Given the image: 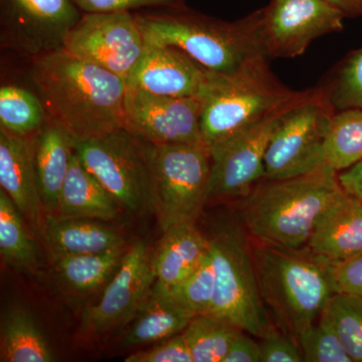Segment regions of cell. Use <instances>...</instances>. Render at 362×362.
<instances>
[{
    "label": "cell",
    "instance_id": "cell-1",
    "mask_svg": "<svg viewBox=\"0 0 362 362\" xmlns=\"http://www.w3.org/2000/svg\"><path fill=\"white\" fill-rule=\"evenodd\" d=\"M30 78L49 118L76 140L123 127L127 86L120 76L64 49L32 59Z\"/></svg>",
    "mask_w": 362,
    "mask_h": 362
},
{
    "label": "cell",
    "instance_id": "cell-2",
    "mask_svg": "<svg viewBox=\"0 0 362 362\" xmlns=\"http://www.w3.org/2000/svg\"><path fill=\"white\" fill-rule=\"evenodd\" d=\"M262 299L272 322L296 340L337 294L334 263L310 247L272 246L250 238Z\"/></svg>",
    "mask_w": 362,
    "mask_h": 362
},
{
    "label": "cell",
    "instance_id": "cell-3",
    "mask_svg": "<svg viewBox=\"0 0 362 362\" xmlns=\"http://www.w3.org/2000/svg\"><path fill=\"white\" fill-rule=\"evenodd\" d=\"M342 187L329 165L279 180H263L239 202L240 223L252 240L272 246L306 247L326 207Z\"/></svg>",
    "mask_w": 362,
    "mask_h": 362
},
{
    "label": "cell",
    "instance_id": "cell-4",
    "mask_svg": "<svg viewBox=\"0 0 362 362\" xmlns=\"http://www.w3.org/2000/svg\"><path fill=\"white\" fill-rule=\"evenodd\" d=\"M133 13L145 45L177 47L213 73H232L264 54L258 35V11L233 23L195 13L187 6Z\"/></svg>",
    "mask_w": 362,
    "mask_h": 362
},
{
    "label": "cell",
    "instance_id": "cell-5",
    "mask_svg": "<svg viewBox=\"0 0 362 362\" xmlns=\"http://www.w3.org/2000/svg\"><path fill=\"white\" fill-rule=\"evenodd\" d=\"M302 93L280 84L264 54L232 73L209 71L199 95L202 139L207 146H213L290 103Z\"/></svg>",
    "mask_w": 362,
    "mask_h": 362
},
{
    "label": "cell",
    "instance_id": "cell-6",
    "mask_svg": "<svg viewBox=\"0 0 362 362\" xmlns=\"http://www.w3.org/2000/svg\"><path fill=\"white\" fill-rule=\"evenodd\" d=\"M216 270V294L209 315L261 338L274 325L259 293L250 237L230 221L209 238Z\"/></svg>",
    "mask_w": 362,
    "mask_h": 362
},
{
    "label": "cell",
    "instance_id": "cell-7",
    "mask_svg": "<svg viewBox=\"0 0 362 362\" xmlns=\"http://www.w3.org/2000/svg\"><path fill=\"white\" fill-rule=\"evenodd\" d=\"M156 145L119 128L107 134L75 140V152L123 209L153 213Z\"/></svg>",
    "mask_w": 362,
    "mask_h": 362
},
{
    "label": "cell",
    "instance_id": "cell-8",
    "mask_svg": "<svg viewBox=\"0 0 362 362\" xmlns=\"http://www.w3.org/2000/svg\"><path fill=\"white\" fill-rule=\"evenodd\" d=\"M211 165L206 143L156 145L153 213L162 232L197 223L209 201Z\"/></svg>",
    "mask_w": 362,
    "mask_h": 362
},
{
    "label": "cell",
    "instance_id": "cell-9",
    "mask_svg": "<svg viewBox=\"0 0 362 362\" xmlns=\"http://www.w3.org/2000/svg\"><path fill=\"white\" fill-rule=\"evenodd\" d=\"M335 109L321 90H310L288 112L272 138L264 180L311 173L325 165V140Z\"/></svg>",
    "mask_w": 362,
    "mask_h": 362
},
{
    "label": "cell",
    "instance_id": "cell-10",
    "mask_svg": "<svg viewBox=\"0 0 362 362\" xmlns=\"http://www.w3.org/2000/svg\"><path fill=\"white\" fill-rule=\"evenodd\" d=\"M308 92L223 141L209 146L211 178L209 199H239L264 180V161L269 144L283 119Z\"/></svg>",
    "mask_w": 362,
    "mask_h": 362
},
{
    "label": "cell",
    "instance_id": "cell-11",
    "mask_svg": "<svg viewBox=\"0 0 362 362\" xmlns=\"http://www.w3.org/2000/svg\"><path fill=\"white\" fill-rule=\"evenodd\" d=\"M83 13L75 0H0V45L37 59L66 47Z\"/></svg>",
    "mask_w": 362,
    "mask_h": 362
},
{
    "label": "cell",
    "instance_id": "cell-12",
    "mask_svg": "<svg viewBox=\"0 0 362 362\" xmlns=\"http://www.w3.org/2000/svg\"><path fill=\"white\" fill-rule=\"evenodd\" d=\"M345 16L325 0H271L258 11L264 56L295 58L324 35L343 30Z\"/></svg>",
    "mask_w": 362,
    "mask_h": 362
},
{
    "label": "cell",
    "instance_id": "cell-13",
    "mask_svg": "<svg viewBox=\"0 0 362 362\" xmlns=\"http://www.w3.org/2000/svg\"><path fill=\"white\" fill-rule=\"evenodd\" d=\"M145 45L131 11L84 13L69 35L65 49L126 80Z\"/></svg>",
    "mask_w": 362,
    "mask_h": 362
},
{
    "label": "cell",
    "instance_id": "cell-14",
    "mask_svg": "<svg viewBox=\"0 0 362 362\" xmlns=\"http://www.w3.org/2000/svg\"><path fill=\"white\" fill-rule=\"evenodd\" d=\"M201 98L169 97L127 89L125 129L156 145L204 143Z\"/></svg>",
    "mask_w": 362,
    "mask_h": 362
},
{
    "label": "cell",
    "instance_id": "cell-15",
    "mask_svg": "<svg viewBox=\"0 0 362 362\" xmlns=\"http://www.w3.org/2000/svg\"><path fill=\"white\" fill-rule=\"evenodd\" d=\"M156 282L152 251L145 242L138 240L128 247L99 302L86 309L83 327L93 334H102L129 323Z\"/></svg>",
    "mask_w": 362,
    "mask_h": 362
},
{
    "label": "cell",
    "instance_id": "cell-16",
    "mask_svg": "<svg viewBox=\"0 0 362 362\" xmlns=\"http://www.w3.org/2000/svg\"><path fill=\"white\" fill-rule=\"evenodd\" d=\"M209 73L177 47L146 45L125 82L127 89L159 96L199 97Z\"/></svg>",
    "mask_w": 362,
    "mask_h": 362
},
{
    "label": "cell",
    "instance_id": "cell-17",
    "mask_svg": "<svg viewBox=\"0 0 362 362\" xmlns=\"http://www.w3.org/2000/svg\"><path fill=\"white\" fill-rule=\"evenodd\" d=\"M0 185L35 232L44 230L33 137H20L0 129Z\"/></svg>",
    "mask_w": 362,
    "mask_h": 362
},
{
    "label": "cell",
    "instance_id": "cell-18",
    "mask_svg": "<svg viewBox=\"0 0 362 362\" xmlns=\"http://www.w3.org/2000/svg\"><path fill=\"white\" fill-rule=\"evenodd\" d=\"M307 247L337 264L362 254V202L341 189L317 223Z\"/></svg>",
    "mask_w": 362,
    "mask_h": 362
},
{
    "label": "cell",
    "instance_id": "cell-19",
    "mask_svg": "<svg viewBox=\"0 0 362 362\" xmlns=\"http://www.w3.org/2000/svg\"><path fill=\"white\" fill-rule=\"evenodd\" d=\"M75 137L65 126L49 120L33 137V161L45 214L54 216L75 151Z\"/></svg>",
    "mask_w": 362,
    "mask_h": 362
},
{
    "label": "cell",
    "instance_id": "cell-20",
    "mask_svg": "<svg viewBox=\"0 0 362 362\" xmlns=\"http://www.w3.org/2000/svg\"><path fill=\"white\" fill-rule=\"evenodd\" d=\"M194 316V312L176 299L170 289L156 282L130 321L122 344L140 346L180 334Z\"/></svg>",
    "mask_w": 362,
    "mask_h": 362
},
{
    "label": "cell",
    "instance_id": "cell-21",
    "mask_svg": "<svg viewBox=\"0 0 362 362\" xmlns=\"http://www.w3.org/2000/svg\"><path fill=\"white\" fill-rule=\"evenodd\" d=\"M209 240L195 223H180L163 230L152 263L157 284L171 288L189 276L209 254Z\"/></svg>",
    "mask_w": 362,
    "mask_h": 362
},
{
    "label": "cell",
    "instance_id": "cell-22",
    "mask_svg": "<svg viewBox=\"0 0 362 362\" xmlns=\"http://www.w3.org/2000/svg\"><path fill=\"white\" fill-rule=\"evenodd\" d=\"M121 209L115 197L85 168L74 151L54 216L109 221L115 220Z\"/></svg>",
    "mask_w": 362,
    "mask_h": 362
},
{
    "label": "cell",
    "instance_id": "cell-23",
    "mask_svg": "<svg viewBox=\"0 0 362 362\" xmlns=\"http://www.w3.org/2000/svg\"><path fill=\"white\" fill-rule=\"evenodd\" d=\"M92 218H69L45 214L44 235L54 259L78 255L96 254L124 246L121 233Z\"/></svg>",
    "mask_w": 362,
    "mask_h": 362
},
{
    "label": "cell",
    "instance_id": "cell-24",
    "mask_svg": "<svg viewBox=\"0 0 362 362\" xmlns=\"http://www.w3.org/2000/svg\"><path fill=\"white\" fill-rule=\"evenodd\" d=\"M0 361L52 362V349L32 314L20 306L11 307L1 319Z\"/></svg>",
    "mask_w": 362,
    "mask_h": 362
},
{
    "label": "cell",
    "instance_id": "cell-25",
    "mask_svg": "<svg viewBox=\"0 0 362 362\" xmlns=\"http://www.w3.org/2000/svg\"><path fill=\"white\" fill-rule=\"evenodd\" d=\"M124 246L96 254L78 255L54 259L59 277L74 291H96L108 283L118 271L125 256Z\"/></svg>",
    "mask_w": 362,
    "mask_h": 362
},
{
    "label": "cell",
    "instance_id": "cell-26",
    "mask_svg": "<svg viewBox=\"0 0 362 362\" xmlns=\"http://www.w3.org/2000/svg\"><path fill=\"white\" fill-rule=\"evenodd\" d=\"M0 255L4 263L33 271L39 265V251L23 214L0 189Z\"/></svg>",
    "mask_w": 362,
    "mask_h": 362
},
{
    "label": "cell",
    "instance_id": "cell-27",
    "mask_svg": "<svg viewBox=\"0 0 362 362\" xmlns=\"http://www.w3.org/2000/svg\"><path fill=\"white\" fill-rule=\"evenodd\" d=\"M49 118L35 93L18 85L0 88V129L20 137H35Z\"/></svg>",
    "mask_w": 362,
    "mask_h": 362
},
{
    "label": "cell",
    "instance_id": "cell-28",
    "mask_svg": "<svg viewBox=\"0 0 362 362\" xmlns=\"http://www.w3.org/2000/svg\"><path fill=\"white\" fill-rule=\"evenodd\" d=\"M242 331L223 319L202 314L190 320L182 334L194 362H223Z\"/></svg>",
    "mask_w": 362,
    "mask_h": 362
},
{
    "label": "cell",
    "instance_id": "cell-29",
    "mask_svg": "<svg viewBox=\"0 0 362 362\" xmlns=\"http://www.w3.org/2000/svg\"><path fill=\"white\" fill-rule=\"evenodd\" d=\"M326 164L342 171L362 160V110L335 112L325 140Z\"/></svg>",
    "mask_w": 362,
    "mask_h": 362
},
{
    "label": "cell",
    "instance_id": "cell-30",
    "mask_svg": "<svg viewBox=\"0 0 362 362\" xmlns=\"http://www.w3.org/2000/svg\"><path fill=\"white\" fill-rule=\"evenodd\" d=\"M319 320L337 333L354 362H362V297L337 293Z\"/></svg>",
    "mask_w": 362,
    "mask_h": 362
},
{
    "label": "cell",
    "instance_id": "cell-31",
    "mask_svg": "<svg viewBox=\"0 0 362 362\" xmlns=\"http://www.w3.org/2000/svg\"><path fill=\"white\" fill-rule=\"evenodd\" d=\"M170 290L195 315L209 313L216 294V270L211 249L199 267Z\"/></svg>",
    "mask_w": 362,
    "mask_h": 362
},
{
    "label": "cell",
    "instance_id": "cell-32",
    "mask_svg": "<svg viewBox=\"0 0 362 362\" xmlns=\"http://www.w3.org/2000/svg\"><path fill=\"white\" fill-rule=\"evenodd\" d=\"M304 362H354L337 333L319 320L298 337Z\"/></svg>",
    "mask_w": 362,
    "mask_h": 362
},
{
    "label": "cell",
    "instance_id": "cell-33",
    "mask_svg": "<svg viewBox=\"0 0 362 362\" xmlns=\"http://www.w3.org/2000/svg\"><path fill=\"white\" fill-rule=\"evenodd\" d=\"M329 101L335 110H362V47L345 59L338 71Z\"/></svg>",
    "mask_w": 362,
    "mask_h": 362
},
{
    "label": "cell",
    "instance_id": "cell-34",
    "mask_svg": "<svg viewBox=\"0 0 362 362\" xmlns=\"http://www.w3.org/2000/svg\"><path fill=\"white\" fill-rule=\"evenodd\" d=\"M83 13H114V11L175 9L187 7L185 0H75Z\"/></svg>",
    "mask_w": 362,
    "mask_h": 362
},
{
    "label": "cell",
    "instance_id": "cell-35",
    "mask_svg": "<svg viewBox=\"0 0 362 362\" xmlns=\"http://www.w3.org/2000/svg\"><path fill=\"white\" fill-rule=\"evenodd\" d=\"M125 362H194L182 332L156 342L150 349L139 350L124 359Z\"/></svg>",
    "mask_w": 362,
    "mask_h": 362
},
{
    "label": "cell",
    "instance_id": "cell-36",
    "mask_svg": "<svg viewBox=\"0 0 362 362\" xmlns=\"http://www.w3.org/2000/svg\"><path fill=\"white\" fill-rule=\"evenodd\" d=\"M259 339L261 362H304L296 340L272 326Z\"/></svg>",
    "mask_w": 362,
    "mask_h": 362
},
{
    "label": "cell",
    "instance_id": "cell-37",
    "mask_svg": "<svg viewBox=\"0 0 362 362\" xmlns=\"http://www.w3.org/2000/svg\"><path fill=\"white\" fill-rule=\"evenodd\" d=\"M338 293L362 297V254L334 264Z\"/></svg>",
    "mask_w": 362,
    "mask_h": 362
},
{
    "label": "cell",
    "instance_id": "cell-38",
    "mask_svg": "<svg viewBox=\"0 0 362 362\" xmlns=\"http://www.w3.org/2000/svg\"><path fill=\"white\" fill-rule=\"evenodd\" d=\"M223 362H261L259 342L255 341L251 334L242 331L233 342Z\"/></svg>",
    "mask_w": 362,
    "mask_h": 362
},
{
    "label": "cell",
    "instance_id": "cell-39",
    "mask_svg": "<svg viewBox=\"0 0 362 362\" xmlns=\"http://www.w3.org/2000/svg\"><path fill=\"white\" fill-rule=\"evenodd\" d=\"M338 180L344 192L362 202V160L339 171Z\"/></svg>",
    "mask_w": 362,
    "mask_h": 362
},
{
    "label": "cell",
    "instance_id": "cell-40",
    "mask_svg": "<svg viewBox=\"0 0 362 362\" xmlns=\"http://www.w3.org/2000/svg\"><path fill=\"white\" fill-rule=\"evenodd\" d=\"M345 18L362 16V0H325Z\"/></svg>",
    "mask_w": 362,
    "mask_h": 362
}]
</instances>
